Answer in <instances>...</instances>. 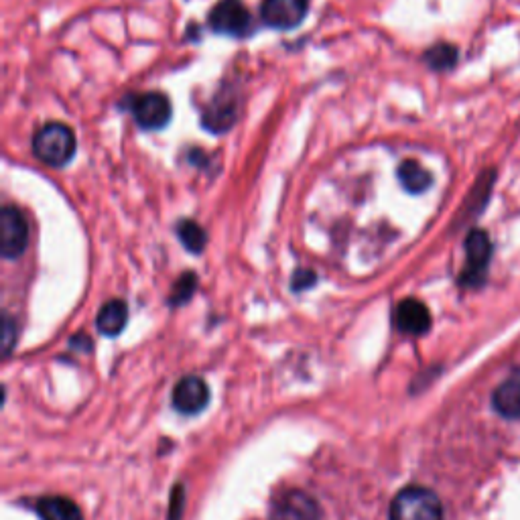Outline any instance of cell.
Masks as SVG:
<instances>
[{
    "instance_id": "7a4b0ae2",
    "label": "cell",
    "mask_w": 520,
    "mask_h": 520,
    "mask_svg": "<svg viewBox=\"0 0 520 520\" xmlns=\"http://www.w3.org/2000/svg\"><path fill=\"white\" fill-rule=\"evenodd\" d=\"M390 520H443V506L435 492L409 486L401 490L388 510Z\"/></svg>"
},
{
    "instance_id": "d6986e66",
    "label": "cell",
    "mask_w": 520,
    "mask_h": 520,
    "mask_svg": "<svg viewBox=\"0 0 520 520\" xmlns=\"http://www.w3.org/2000/svg\"><path fill=\"white\" fill-rule=\"evenodd\" d=\"M317 281L315 273L313 271H307V269H299L295 275H293V281H291V287L295 291H303V289H309L313 287Z\"/></svg>"
},
{
    "instance_id": "8fae6325",
    "label": "cell",
    "mask_w": 520,
    "mask_h": 520,
    "mask_svg": "<svg viewBox=\"0 0 520 520\" xmlns=\"http://www.w3.org/2000/svg\"><path fill=\"white\" fill-rule=\"evenodd\" d=\"M128 321V307L124 301L120 299H112L106 305H102V309L96 315V328L102 336L106 338H116L124 328Z\"/></svg>"
},
{
    "instance_id": "ba28073f",
    "label": "cell",
    "mask_w": 520,
    "mask_h": 520,
    "mask_svg": "<svg viewBox=\"0 0 520 520\" xmlns=\"http://www.w3.org/2000/svg\"><path fill=\"white\" fill-rule=\"evenodd\" d=\"M309 11V0H263L260 17L273 29H293L303 23Z\"/></svg>"
},
{
    "instance_id": "5bb4252c",
    "label": "cell",
    "mask_w": 520,
    "mask_h": 520,
    "mask_svg": "<svg viewBox=\"0 0 520 520\" xmlns=\"http://www.w3.org/2000/svg\"><path fill=\"white\" fill-rule=\"evenodd\" d=\"M399 181L409 193H423L433 185V175L421 167L417 161H405L401 163L399 171Z\"/></svg>"
},
{
    "instance_id": "e0dca14e",
    "label": "cell",
    "mask_w": 520,
    "mask_h": 520,
    "mask_svg": "<svg viewBox=\"0 0 520 520\" xmlns=\"http://www.w3.org/2000/svg\"><path fill=\"white\" fill-rule=\"evenodd\" d=\"M425 59L433 70L445 72V70H451L455 61H458V49H455L453 45H447V43H439V45H435L433 49L427 51Z\"/></svg>"
},
{
    "instance_id": "ac0fdd59",
    "label": "cell",
    "mask_w": 520,
    "mask_h": 520,
    "mask_svg": "<svg viewBox=\"0 0 520 520\" xmlns=\"http://www.w3.org/2000/svg\"><path fill=\"white\" fill-rule=\"evenodd\" d=\"M195 283H198V279H195V275H191V273L183 275V277L177 281V285H175V289H173V293H171V305H183V303H187V301L191 299L193 291H195Z\"/></svg>"
},
{
    "instance_id": "9c48e42d",
    "label": "cell",
    "mask_w": 520,
    "mask_h": 520,
    "mask_svg": "<svg viewBox=\"0 0 520 520\" xmlns=\"http://www.w3.org/2000/svg\"><path fill=\"white\" fill-rule=\"evenodd\" d=\"M210 403V388L200 376H183L173 390V407L183 415H198Z\"/></svg>"
},
{
    "instance_id": "3957f363",
    "label": "cell",
    "mask_w": 520,
    "mask_h": 520,
    "mask_svg": "<svg viewBox=\"0 0 520 520\" xmlns=\"http://www.w3.org/2000/svg\"><path fill=\"white\" fill-rule=\"evenodd\" d=\"M492 258V242L484 230H472L466 238V267L460 275L462 287H482Z\"/></svg>"
},
{
    "instance_id": "52a82bcc",
    "label": "cell",
    "mask_w": 520,
    "mask_h": 520,
    "mask_svg": "<svg viewBox=\"0 0 520 520\" xmlns=\"http://www.w3.org/2000/svg\"><path fill=\"white\" fill-rule=\"evenodd\" d=\"M130 110H133L137 124L141 128H147V130H159V128L167 126V122L173 116L171 102L161 92H149V94L137 96L133 100V106H130Z\"/></svg>"
},
{
    "instance_id": "9a60e30c",
    "label": "cell",
    "mask_w": 520,
    "mask_h": 520,
    "mask_svg": "<svg viewBox=\"0 0 520 520\" xmlns=\"http://www.w3.org/2000/svg\"><path fill=\"white\" fill-rule=\"evenodd\" d=\"M236 116V106L228 98H218L210 104L208 112L204 114V126L214 130V133H224L232 124Z\"/></svg>"
},
{
    "instance_id": "277c9868",
    "label": "cell",
    "mask_w": 520,
    "mask_h": 520,
    "mask_svg": "<svg viewBox=\"0 0 520 520\" xmlns=\"http://www.w3.org/2000/svg\"><path fill=\"white\" fill-rule=\"evenodd\" d=\"M271 520H319L321 508L313 496L303 490H285L271 502Z\"/></svg>"
},
{
    "instance_id": "ffe728a7",
    "label": "cell",
    "mask_w": 520,
    "mask_h": 520,
    "mask_svg": "<svg viewBox=\"0 0 520 520\" xmlns=\"http://www.w3.org/2000/svg\"><path fill=\"white\" fill-rule=\"evenodd\" d=\"M15 332H17L15 323H13L11 317L7 315V317H5V328H3V348H5V356H9L11 350H13V344H15Z\"/></svg>"
},
{
    "instance_id": "8992f818",
    "label": "cell",
    "mask_w": 520,
    "mask_h": 520,
    "mask_svg": "<svg viewBox=\"0 0 520 520\" xmlns=\"http://www.w3.org/2000/svg\"><path fill=\"white\" fill-rule=\"evenodd\" d=\"M252 25L250 13L242 0H220L210 13V27L228 37H242Z\"/></svg>"
},
{
    "instance_id": "6da1fadb",
    "label": "cell",
    "mask_w": 520,
    "mask_h": 520,
    "mask_svg": "<svg viewBox=\"0 0 520 520\" xmlns=\"http://www.w3.org/2000/svg\"><path fill=\"white\" fill-rule=\"evenodd\" d=\"M76 135L70 126L51 122L43 126L33 139V151L39 161L51 167H65L76 155Z\"/></svg>"
},
{
    "instance_id": "2e32d148",
    "label": "cell",
    "mask_w": 520,
    "mask_h": 520,
    "mask_svg": "<svg viewBox=\"0 0 520 520\" xmlns=\"http://www.w3.org/2000/svg\"><path fill=\"white\" fill-rule=\"evenodd\" d=\"M177 234H179L181 244L193 254H200L206 246V240H208L204 228L198 222H191V220H183L177 226Z\"/></svg>"
},
{
    "instance_id": "4fadbf2b",
    "label": "cell",
    "mask_w": 520,
    "mask_h": 520,
    "mask_svg": "<svg viewBox=\"0 0 520 520\" xmlns=\"http://www.w3.org/2000/svg\"><path fill=\"white\" fill-rule=\"evenodd\" d=\"M494 409L506 419L520 417V378H510L502 382L492 397Z\"/></svg>"
},
{
    "instance_id": "44dd1931",
    "label": "cell",
    "mask_w": 520,
    "mask_h": 520,
    "mask_svg": "<svg viewBox=\"0 0 520 520\" xmlns=\"http://www.w3.org/2000/svg\"><path fill=\"white\" fill-rule=\"evenodd\" d=\"M72 346L74 348H84V350H92V340L88 338V336H76V338H72Z\"/></svg>"
},
{
    "instance_id": "30bf717a",
    "label": "cell",
    "mask_w": 520,
    "mask_h": 520,
    "mask_svg": "<svg viewBox=\"0 0 520 520\" xmlns=\"http://www.w3.org/2000/svg\"><path fill=\"white\" fill-rule=\"evenodd\" d=\"M395 323L403 334L423 336L431 330V313L419 299H403L395 311Z\"/></svg>"
},
{
    "instance_id": "5b68a950",
    "label": "cell",
    "mask_w": 520,
    "mask_h": 520,
    "mask_svg": "<svg viewBox=\"0 0 520 520\" xmlns=\"http://www.w3.org/2000/svg\"><path fill=\"white\" fill-rule=\"evenodd\" d=\"M29 244V226L15 206L0 212V252L5 258H19Z\"/></svg>"
},
{
    "instance_id": "7c38bea8",
    "label": "cell",
    "mask_w": 520,
    "mask_h": 520,
    "mask_svg": "<svg viewBox=\"0 0 520 520\" xmlns=\"http://www.w3.org/2000/svg\"><path fill=\"white\" fill-rule=\"evenodd\" d=\"M35 510L41 520H82L76 502L63 496H43L37 500Z\"/></svg>"
}]
</instances>
